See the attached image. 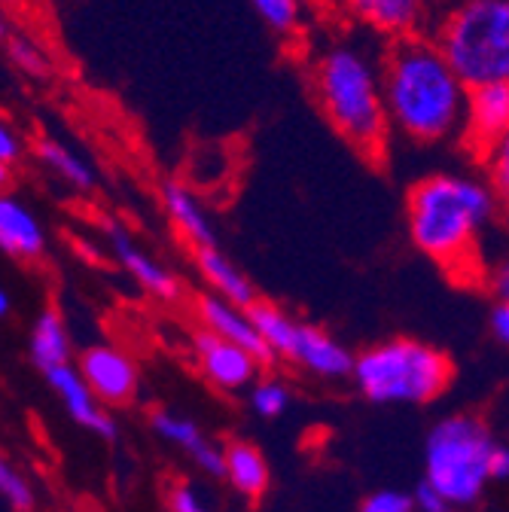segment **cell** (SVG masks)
Instances as JSON below:
<instances>
[{"label":"cell","mask_w":509,"mask_h":512,"mask_svg":"<svg viewBox=\"0 0 509 512\" xmlns=\"http://www.w3.org/2000/svg\"><path fill=\"white\" fill-rule=\"evenodd\" d=\"M287 363H296L302 372L324 378V381H342V378H351L354 372V354L336 336L311 324L296 327Z\"/></svg>","instance_id":"obj_13"},{"label":"cell","mask_w":509,"mask_h":512,"mask_svg":"<svg viewBox=\"0 0 509 512\" xmlns=\"http://www.w3.org/2000/svg\"><path fill=\"white\" fill-rule=\"evenodd\" d=\"M104 232H107V244H110V250H113V256H116V263L122 266V272L125 275H132L150 296H156V299H165V302H171V299H177L180 296V281H177V275L165 266V263H159L153 253H147L129 232H125L119 223H107L104 226Z\"/></svg>","instance_id":"obj_12"},{"label":"cell","mask_w":509,"mask_h":512,"mask_svg":"<svg viewBox=\"0 0 509 512\" xmlns=\"http://www.w3.org/2000/svg\"><path fill=\"white\" fill-rule=\"evenodd\" d=\"M25 156V144H22V138L13 132V128L4 122V119H0V159H4V162H19Z\"/></svg>","instance_id":"obj_32"},{"label":"cell","mask_w":509,"mask_h":512,"mask_svg":"<svg viewBox=\"0 0 509 512\" xmlns=\"http://www.w3.org/2000/svg\"><path fill=\"white\" fill-rule=\"evenodd\" d=\"M506 135H509V83L470 86L461 144L476 159H482Z\"/></svg>","instance_id":"obj_9"},{"label":"cell","mask_w":509,"mask_h":512,"mask_svg":"<svg viewBox=\"0 0 509 512\" xmlns=\"http://www.w3.org/2000/svg\"><path fill=\"white\" fill-rule=\"evenodd\" d=\"M37 159H40L55 177H61L68 186H74V189H80V192H89V189H95V183H98V174H95L92 162H89L83 153H77L74 147L61 144V141H55V138L37 141Z\"/></svg>","instance_id":"obj_21"},{"label":"cell","mask_w":509,"mask_h":512,"mask_svg":"<svg viewBox=\"0 0 509 512\" xmlns=\"http://www.w3.org/2000/svg\"><path fill=\"white\" fill-rule=\"evenodd\" d=\"M193 308H196V320L202 324V330H208V333H214V336H220V339H226L232 345H241L244 351H250L263 363L275 360L269 345L263 342L257 324H253L250 308H241V305H235V302H229V299H223V296H217L211 290L199 293Z\"/></svg>","instance_id":"obj_11"},{"label":"cell","mask_w":509,"mask_h":512,"mask_svg":"<svg viewBox=\"0 0 509 512\" xmlns=\"http://www.w3.org/2000/svg\"><path fill=\"white\" fill-rule=\"evenodd\" d=\"M247 403L250 409L257 412L260 418H281L290 406V388L281 381V378H257L250 384V391H247Z\"/></svg>","instance_id":"obj_24"},{"label":"cell","mask_w":509,"mask_h":512,"mask_svg":"<svg viewBox=\"0 0 509 512\" xmlns=\"http://www.w3.org/2000/svg\"><path fill=\"white\" fill-rule=\"evenodd\" d=\"M482 287L494 296V302H506L509 305V250L497 253L494 260L485 263Z\"/></svg>","instance_id":"obj_27"},{"label":"cell","mask_w":509,"mask_h":512,"mask_svg":"<svg viewBox=\"0 0 509 512\" xmlns=\"http://www.w3.org/2000/svg\"><path fill=\"white\" fill-rule=\"evenodd\" d=\"M153 430L159 439H165L168 445L180 448V452L193 461L205 476L223 479L226 476V455H223V445H217L193 418H186L180 412L171 409H156L150 418Z\"/></svg>","instance_id":"obj_14"},{"label":"cell","mask_w":509,"mask_h":512,"mask_svg":"<svg viewBox=\"0 0 509 512\" xmlns=\"http://www.w3.org/2000/svg\"><path fill=\"white\" fill-rule=\"evenodd\" d=\"M46 247V235L37 217L10 192H0V250L22 260H34Z\"/></svg>","instance_id":"obj_18"},{"label":"cell","mask_w":509,"mask_h":512,"mask_svg":"<svg viewBox=\"0 0 509 512\" xmlns=\"http://www.w3.org/2000/svg\"><path fill=\"white\" fill-rule=\"evenodd\" d=\"M250 317H253V324H257L263 342L269 345L272 357H275V360H287L290 345H293V336H296V327H299V320H296L290 311H284L281 305L266 302V299H260L257 305L250 308Z\"/></svg>","instance_id":"obj_23"},{"label":"cell","mask_w":509,"mask_h":512,"mask_svg":"<svg viewBox=\"0 0 509 512\" xmlns=\"http://www.w3.org/2000/svg\"><path fill=\"white\" fill-rule=\"evenodd\" d=\"M412 506H415V512H458L449 500H445L436 488H430L427 482H421L412 491Z\"/></svg>","instance_id":"obj_30"},{"label":"cell","mask_w":509,"mask_h":512,"mask_svg":"<svg viewBox=\"0 0 509 512\" xmlns=\"http://www.w3.org/2000/svg\"><path fill=\"white\" fill-rule=\"evenodd\" d=\"M46 381H49V388L58 394L61 406L68 409V415L80 427L98 433L101 439H116V421L104 412V403L92 394V388L80 375V369H74L71 363L58 366V369L46 372Z\"/></svg>","instance_id":"obj_15"},{"label":"cell","mask_w":509,"mask_h":512,"mask_svg":"<svg viewBox=\"0 0 509 512\" xmlns=\"http://www.w3.org/2000/svg\"><path fill=\"white\" fill-rule=\"evenodd\" d=\"M193 260H196V269L205 278L211 293H217V296H223V299H229V302H235L241 308H253L260 302L253 281L244 275V269L238 263H232L229 256L220 250V244L193 250Z\"/></svg>","instance_id":"obj_17"},{"label":"cell","mask_w":509,"mask_h":512,"mask_svg":"<svg viewBox=\"0 0 509 512\" xmlns=\"http://www.w3.org/2000/svg\"><path fill=\"white\" fill-rule=\"evenodd\" d=\"M491 479L494 482H506L509 479V445H494V455H491Z\"/></svg>","instance_id":"obj_33"},{"label":"cell","mask_w":509,"mask_h":512,"mask_svg":"<svg viewBox=\"0 0 509 512\" xmlns=\"http://www.w3.org/2000/svg\"><path fill=\"white\" fill-rule=\"evenodd\" d=\"M381 74L394 138L415 147H442L464 138L470 86L430 34L388 43Z\"/></svg>","instance_id":"obj_2"},{"label":"cell","mask_w":509,"mask_h":512,"mask_svg":"<svg viewBox=\"0 0 509 512\" xmlns=\"http://www.w3.org/2000/svg\"><path fill=\"white\" fill-rule=\"evenodd\" d=\"M10 183H13V168H10V162L0 159V192H7Z\"/></svg>","instance_id":"obj_34"},{"label":"cell","mask_w":509,"mask_h":512,"mask_svg":"<svg viewBox=\"0 0 509 512\" xmlns=\"http://www.w3.org/2000/svg\"><path fill=\"white\" fill-rule=\"evenodd\" d=\"M10 314V296L7 290H0V317H7Z\"/></svg>","instance_id":"obj_35"},{"label":"cell","mask_w":509,"mask_h":512,"mask_svg":"<svg viewBox=\"0 0 509 512\" xmlns=\"http://www.w3.org/2000/svg\"><path fill=\"white\" fill-rule=\"evenodd\" d=\"M193 351H196L199 372L208 378V384H214L223 394L250 391V384L257 381L260 366H263V360H257L241 345H232L208 330H199L193 336Z\"/></svg>","instance_id":"obj_8"},{"label":"cell","mask_w":509,"mask_h":512,"mask_svg":"<svg viewBox=\"0 0 509 512\" xmlns=\"http://www.w3.org/2000/svg\"><path fill=\"white\" fill-rule=\"evenodd\" d=\"M0 497L22 512H28L34 506V491H31L28 479L7 458H0Z\"/></svg>","instance_id":"obj_26"},{"label":"cell","mask_w":509,"mask_h":512,"mask_svg":"<svg viewBox=\"0 0 509 512\" xmlns=\"http://www.w3.org/2000/svg\"><path fill=\"white\" fill-rule=\"evenodd\" d=\"M494 433L473 412L439 418L424 442V482L436 488L455 509H470L482 500L491 479Z\"/></svg>","instance_id":"obj_5"},{"label":"cell","mask_w":509,"mask_h":512,"mask_svg":"<svg viewBox=\"0 0 509 512\" xmlns=\"http://www.w3.org/2000/svg\"><path fill=\"white\" fill-rule=\"evenodd\" d=\"M168 512H214L208 497L189 482H177L168 491Z\"/></svg>","instance_id":"obj_29"},{"label":"cell","mask_w":509,"mask_h":512,"mask_svg":"<svg viewBox=\"0 0 509 512\" xmlns=\"http://www.w3.org/2000/svg\"><path fill=\"white\" fill-rule=\"evenodd\" d=\"M339 7L354 25L388 43L424 34L433 19V0H339Z\"/></svg>","instance_id":"obj_7"},{"label":"cell","mask_w":509,"mask_h":512,"mask_svg":"<svg viewBox=\"0 0 509 512\" xmlns=\"http://www.w3.org/2000/svg\"><path fill=\"white\" fill-rule=\"evenodd\" d=\"M223 455H226V476L223 479H229V485L241 497H247V500L266 497L272 473H269L266 455L257 445L247 442V439H229L223 445Z\"/></svg>","instance_id":"obj_19"},{"label":"cell","mask_w":509,"mask_h":512,"mask_svg":"<svg viewBox=\"0 0 509 512\" xmlns=\"http://www.w3.org/2000/svg\"><path fill=\"white\" fill-rule=\"evenodd\" d=\"M488 330L497 345L509 348V305L506 302H494V308L488 314Z\"/></svg>","instance_id":"obj_31"},{"label":"cell","mask_w":509,"mask_h":512,"mask_svg":"<svg viewBox=\"0 0 509 512\" xmlns=\"http://www.w3.org/2000/svg\"><path fill=\"white\" fill-rule=\"evenodd\" d=\"M7 55H10V61L16 64V68H22L31 77H46L49 74V55H46V49L37 40L25 37V34H16V37L7 40Z\"/></svg>","instance_id":"obj_25"},{"label":"cell","mask_w":509,"mask_h":512,"mask_svg":"<svg viewBox=\"0 0 509 512\" xmlns=\"http://www.w3.org/2000/svg\"><path fill=\"white\" fill-rule=\"evenodd\" d=\"M357 512H415V506H412V494L397 488H381L363 497Z\"/></svg>","instance_id":"obj_28"},{"label":"cell","mask_w":509,"mask_h":512,"mask_svg":"<svg viewBox=\"0 0 509 512\" xmlns=\"http://www.w3.org/2000/svg\"><path fill=\"white\" fill-rule=\"evenodd\" d=\"M455 366L439 348L418 339L375 342L354 354L351 381L375 406H424L445 394Z\"/></svg>","instance_id":"obj_4"},{"label":"cell","mask_w":509,"mask_h":512,"mask_svg":"<svg viewBox=\"0 0 509 512\" xmlns=\"http://www.w3.org/2000/svg\"><path fill=\"white\" fill-rule=\"evenodd\" d=\"M0 40H10V25H7L4 16H0Z\"/></svg>","instance_id":"obj_36"},{"label":"cell","mask_w":509,"mask_h":512,"mask_svg":"<svg viewBox=\"0 0 509 512\" xmlns=\"http://www.w3.org/2000/svg\"><path fill=\"white\" fill-rule=\"evenodd\" d=\"M503 214L482 174L433 171L406 192V229L418 253L455 281L482 284L485 235Z\"/></svg>","instance_id":"obj_1"},{"label":"cell","mask_w":509,"mask_h":512,"mask_svg":"<svg viewBox=\"0 0 509 512\" xmlns=\"http://www.w3.org/2000/svg\"><path fill=\"white\" fill-rule=\"evenodd\" d=\"M80 375L101 403L122 406L138 394V363L113 345H92L80 357Z\"/></svg>","instance_id":"obj_10"},{"label":"cell","mask_w":509,"mask_h":512,"mask_svg":"<svg viewBox=\"0 0 509 512\" xmlns=\"http://www.w3.org/2000/svg\"><path fill=\"white\" fill-rule=\"evenodd\" d=\"M430 37L467 86L509 83V0H452Z\"/></svg>","instance_id":"obj_6"},{"label":"cell","mask_w":509,"mask_h":512,"mask_svg":"<svg viewBox=\"0 0 509 512\" xmlns=\"http://www.w3.org/2000/svg\"><path fill=\"white\" fill-rule=\"evenodd\" d=\"M506 238H509V211H506Z\"/></svg>","instance_id":"obj_37"},{"label":"cell","mask_w":509,"mask_h":512,"mask_svg":"<svg viewBox=\"0 0 509 512\" xmlns=\"http://www.w3.org/2000/svg\"><path fill=\"white\" fill-rule=\"evenodd\" d=\"M31 360L34 366L46 375L58 366H68L71 363V336L61 324V317L55 311H43L34 324L31 333Z\"/></svg>","instance_id":"obj_20"},{"label":"cell","mask_w":509,"mask_h":512,"mask_svg":"<svg viewBox=\"0 0 509 512\" xmlns=\"http://www.w3.org/2000/svg\"><path fill=\"white\" fill-rule=\"evenodd\" d=\"M250 10L284 43H299L308 31V0H247Z\"/></svg>","instance_id":"obj_22"},{"label":"cell","mask_w":509,"mask_h":512,"mask_svg":"<svg viewBox=\"0 0 509 512\" xmlns=\"http://www.w3.org/2000/svg\"><path fill=\"white\" fill-rule=\"evenodd\" d=\"M308 89L333 132L363 159L381 162L394 138L381 55L354 37H327L308 55Z\"/></svg>","instance_id":"obj_3"},{"label":"cell","mask_w":509,"mask_h":512,"mask_svg":"<svg viewBox=\"0 0 509 512\" xmlns=\"http://www.w3.org/2000/svg\"><path fill=\"white\" fill-rule=\"evenodd\" d=\"M162 208L174 226V232L189 244V250L211 247L217 244V229L202 205V199L193 192V186H186L180 180H165L162 183Z\"/></svg>","instance_id":"obj_16"}]
</instances>
